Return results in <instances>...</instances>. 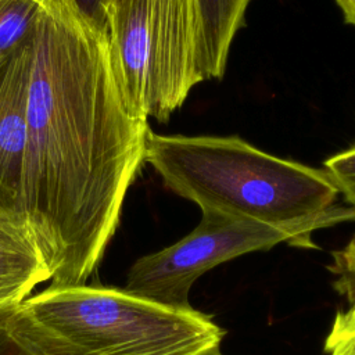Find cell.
I'll use <instances>...</instances> for the list:
<instances>
[{
  "label": "cell",
  "instance_id": "6da1fadb",
  "mask_svg": "<svg viewBox=\"0 0 355 355\" xmlns=\"http://www.w3.org/2000/svg\"><path fill=\"white\" fill-rule=\"evenodd\" d=\"M32 47L21 218L50 287L82 286L118 226L150 126L123 101L107 31L72 0H42Z\"/></svg>",
  "mask_w": 355,
  "mask_h": 355
},
{
  "label": "cell",
  "instance_id": "7a4b0ae2",
  "mask_svg": "<svg viewBox=\"0 0 355 355\" xmlns=\"http://www.w3.org/2000/svg\"><path fill=\"white\" fill-rule=\"evenodd\" d=\"M144 162L201 212L312 230L355 219V208L333 207L338 191L324 169L276 157L239 136L161 135L150 129Z\"/></svg>",
  "mask_w": 355,
  "mask_h": 355
},
{
  "label": "cell",
  "instance_id": "3957f363",
  "mask_svg": "<svg viewBox=\"0 0 355 355\" xmlns=\"http://www.w3.org/2000/svg\"><path fill=\"white\" fill-rule=\"evenodd\" d=\"M24 305L87 355H218L225 336L194 308L175 309L108 287H49Z\"/></svg>",
  "mask_w": 355,
  "mask_h": 355
},
{
  "label": "cell",
  "instance_id": "277c9868",
  "mask_svg": "<svg viewBox=\"0 0 355 355\" xmlns=\"http://www.w3.org/2000/svg\"><path fill=\"white\" fill-rule=\"evenodd\" d=\"M312 232L309 227H279L202 211L200 223L189 234L130 266L123 291L169 308L190 309V288L209 269L284 241L309 245Z\"/></svg>",
  "mask_w": 355,
  "mask_h": 355
},
{
  "label": "cell",
  "instance_id": "5b68a950",
  "mask_svg": "<svg viewBox=\"0 0 355 355\" xmlns=\"http://www.w3.org/2000/svg\"><path fill=\"white\" fill-rule=\"evenodd\" d=\"M150 42L148 118L165 122L201 73L202 25L198 0H147Z\"/></svg>",
  "mask_w": 355,
  "mask_h": 355
},
{
  "label": "cell",
  "instance_id": "8992f818",
  "mask_svg": "<svg viewBox=\"0 0 355 355\" xmlns=\"http://www.w3.org/2000/svg\"><path fill=\"white\" fill-rule=\"evenodd\" d=\"M32 46L33 31L0 62V211L21 220Z\"/></svg>",
  "mask_w": 355,
  "mask_h": 355
},
{
  "label": "cell",
  "instance_id": "52a82bcc",
  "mask_svg": "<svg viewBox=\"0 0 355 355\" xmlns=\"http://www.w3.org/2000/svg\"><path fill=\"white\" fill-rule=\"evenodd\" d=\"M50 272L26 225L0 211V305L22 302Z\"/></svg>",
  "mask_w": 355,
  "mask_h": 355
},
{
  "label": "cell",
  "instance_id": "ba28073f",
  "mask_svg": "<svg viewBox=\"0 0 355 355\" xmlns=\"http://www.w3.org/2000/svg\"><path fill=\"white\" fill-rule=\"evenodd\" d=\"M251 0H198L202 25L201 73L204 80L225 75L232 43L244 25Z\"/></svg>",
  "mask_w": 355,
  "mask_h": 355
},
{
  "label": "cell",
  "instance_id": "9c48e42d",
  "mask_svg": "<svg viewBox=\"0 0 355 355\" xmlns=\"http://www.w3.org/2000/svg\"><path fill=\"white\" fill-rule=\"evenodd\" d=\"M0 355H87L39 323L22 302L0 305Z\"/></svg>",
  "mask_w": 355,
  "mask_h": 355
},
{
  "label": "cell",
  "instance_id": "30bf717a",
  "mask_svg": "<svg viewBox=\"0 0 355 355\" xmlns=\"http://www.w3.org/2000/svg\"><path fill=\"white\" fill-rule=\"evenodd\" d=\"M42 0H0V61L33 31Z\"/></svg>",
  "mask_w": 355,
  "mask_h": 355
},
{
  "label": "cell",
  "instance_id": "8fae6325",
  "mask_svg": "<svg viewBox=\"0 0 355 355\" xmlns=\"http://www.w3.org/2000/svg\"><path fill=\"white\" fill-rule=\"evenodd\" d=\"M323 165L338 194L355 208V144L329 157Z\"/></svg>",
  "mask_w": 355,
  "mask_h": 355
},
{
  "label": "cell",
  "instance_id": "7c38bea8",
  "mask_svg": "<svg viewBox=\"0 0 355 355\" xmlns=\"http://www.w3.org/2000/svg\"><path fill=\"white\" fill-rule=\"evenodd\" d=\"M324 351L329 355H355V301L347 311L337 312Z\"/></svg>",
  "mask_w": 355,
  "mask_h": 355
},
{
  "label": "cell",
  "instance_id": "4fadbf2b",
  "mask_svg": "<svg viewBox=\"0 0 355 355\" xmlns=\"http://www.w3.org/2000/svg\"><path fill=\"white\" fill-rule=\"evenodd\" d=\"M337 273L343 276V283L355 301V236L347 245L334 254Z\"/></svg>",
  "mask_w": 355,
  "mask_h": 355
},
{
  "label": "cell",
  "instance_id": "5bb4252c",
  "mask_svg": "<svg viewBox=\"0 0 355 355\" xmlns=\"http://www.w3.org/2000/svg\"><path fill=\"white\" fill-rule=\"evenodd\" d=\"M72 1L90 22L107 31V1L108 0H72Z\"/></svg>",
  "mask_w": 355,
  "mask_h": 355
},
{
  "label": "cell",
  "instance_id": "9a60e30c",
  "mask_svg": "<svg viewBox=\"0 0 355 355\" xmlns=\"http://www.w3.org/2000/svg\"><path fill=\"white\" fill-rule=\"evenodd\" d=\"M343 11L344 21L355 26V0H336Z\"/></svg>",
  "mask_w": 355,
  "mask_h": 355
},
{
  "label": "cell",
  "instance_id": "2e32d148",
  "mask_svg": "<svg viewBox=\"0 0 355 355\" xmlns=\"http://www.w3.org/2000/svg\"><path fill=\"white\" fill-rule=\"evenodd\" d=\"M218 355H220V354H218Z\"/></svg>",
  "mask_w": 355,
  "mask_h": 355
},
{
  "label": "cell",
  "instance_id": "e0dca14e",
  "mask_svg": "<svg viewBox=\"0 0 355 355\" xmlns=\"http://www.w3.org/2000/svg\"><path fill=\"white\" fill-rule=\"evenodd\" d=\"M0 62H1V61H0Z\"/></svg>",
  "mask_w": 355,
  "mask_h": 355
}]
</instances>
